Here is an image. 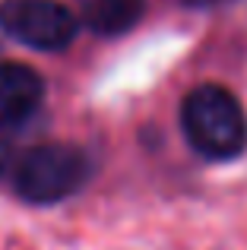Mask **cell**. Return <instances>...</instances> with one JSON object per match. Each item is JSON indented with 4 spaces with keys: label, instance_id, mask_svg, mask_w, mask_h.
Here are the masks:
<instances>
[{
    "label": "cell",
    "instance_id": "1",
    "mask_svg": "<svg viewBox=\"0 0 247 250\" xmlns=\"http://www.w3.org/2000/svg\"><path fill=\"white\" fill-rule=\"evenodd\" d=\"M181 130L193 152L209 162H228L247 149V114L231 89L203 83L181 102Z\"/></svg>",
    "mask_w": 247,
    "mask_h": 250
},
{
    "label": "cell",
    "instance_id": "6",
    "mask_svg": "<svg viewBox=\"0 0 247 250\" xmlns=\"http://www.w3.org/2000/svg\"><path fill=\"white\" fill-rule=\"evenodd\" d=\"M10 168H13V146L0 136V177H3Z\"/></svg>",
    "mask_w": 247,
    "mask_h": 250
},
{
    "label": "cell",
    "instance_id": "7",
    "mask_svg": "<svg viewBox=\"0 0 247 250\" xmlns=\"http://www.w3.org/2000/svg\"><path fill=\"white\" fill-rule=\"evenodd\" d=\"M184 6H190V10H209V6H219L225 3V0H181Z\"/></svg>",
    "mask_w": 247,
    "mask_h": 250
},
{
    "label": "cell",
    "instance_id": "3",
    "mask_svg": "<svg viewBox=\"0 0 247 250\" xmlns=\"http://www.w3.org/2000/svg\"><path fill=\"white\" fill-rule=\"evenodd\" d=\"M0 29L25 48L54 54L76 42L80 19L61 0H3Z\"/></svg>",
    "mask_w": 247,
    "mask_h": 250
},
{
    "label": "cell",
    "instance_id": "2",
    "mask_svg": "<svg viewBox=\"0 0 247 250\" xmlns=\"http://www.w3.org/2000/svg\"><path fill=\"white\" fill-rule=\"evenodd\" d=\"M86 152L70 143H41L32 146L13 168V187L25 203L51 206L67 196H73L89 181Z\"/></svg>",
    "mask_w": 247,
    "mask_h": 250
},
{
    "label": "cell",
    "instance_id": "4",
    "mask_svg": "<svg viewBox=\"0 0 247 250\" xmlns=\"http://www.w3.org/2000/svg\"><path fill=\"white\" fill-rule=\"evenodd\" d=\"M44 83L32 67L16 61H0V130L29 121L41 104Z\"/></svg>",
    "mask_w": 247,
    "mask_h": 250
},
{
    "label": "cell",
    "instance_id": "5",
    "mask_svg": "<svg viewBox=\"0 0 247 250\" xmlns=\"http://www.w3.org/2000/svg\"><path fill=\"white\" fill-rule=\"evenodd\" d=\"M76 19L95 35H124L130 32L146 13V0H73Z\"/></svg>",
    "mask_w": 247,
    "mask_h": 250
}]
</instances>
